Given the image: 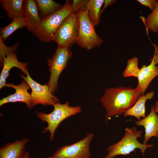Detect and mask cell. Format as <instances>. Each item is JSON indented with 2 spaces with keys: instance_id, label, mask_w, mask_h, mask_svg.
<instances>
[{
  "instance_id": "17",
  "label": "cell",
  "mask_w": 158,
  "mask_h": 158,
  "mask_svg": "<svg viewBox=\"0 0 158 158\" xmlns=\"http://www.w3.org/2000/svg\"><path fill=\"white\" fill-rule=\"evenodd\" d=\"M0 2L9 19L13 20L18 17H25V0H1Z\"/></svg>"
},
{
  "instance_id": "16",
  "label": "cell",
  "mask_w": 158,
  "mask_h": 158,
  "mask_svg": "<svg viewBox=\"0 0 158 158\" xmlns=\"http://www.w3.org/2000/svg\"><path fill=\"white\" fill-rule=\"evenodd\" d=\"M154 95L153 91L147 93L145 95H141L135 104L130 108L123 113L124 117L132 116L136 118L138 120L141 117L144 118L146 116L145 103L148 99H151Z\"/></svg>"
},
{
  "instance_id": "29",
  "label": "cell",
  "mask_w": 158,
  "mask_h": 158,
  "mask_svg": "<svg viewBox=\"0 0 158 158\" xmlns=\"http://www.w3.org/2000/svg\"><path fill=\"white\" fill-rule=\"evenodd\" d=\"M44 158H51V157H45Z\"/></svg>"
},
{
  "instance_id": "27",
  "label": "cell",
  "mask_w": 158,
  "mask_h": 158,
  "mask_svg": "<svg viewBox=\"0 0 158 158\" xmlns=\"http://www.w3.org/2000/svg\"><path fill=\"white\" fill-rule=\"evenodd\" d=\"M155 108V111L156 113L158 112V98L156 102L155 105L154 106Z\"/></svg>"
},
{
  "instance_id": "24",
  "label": "cell",
  "mask_w": 158,
  "mask_h": 158,
  "mask_svg": "<svg viewBox=\"0 0 158 158\" xmlns=\"http://www.w3.org/2000/svg\"><path fill=\"white\" fill-rule=\"evenodd\" d=\"M141 4L148 7L152 11L154 9L157 0H137Z\"/></svg>"
},
{
  "instance_id": "18",
  "label": "cell",
  "mask_w": 158,
  "mask_h": 158,
  "mask_svg": "<svg viewBox=\"0 0 158 158\" xmlns=\"http://www.w3.org/2000/svg\"><path fill=\"white\" fill-rule=\"evenodd\" d=\"M42 19L61 8L62 5L53 0H35Z\"/></svg>"
},
{
  "instance_id": "14",
  "label": "cell",
  "mask_w": 158,
  "mask_h": 158,
  "mask_svg": "<svg viewBox=\"0 0 158 158\" xmlns=\"http://www.w3.org/2000/svg\"><path fill=\"white\" fill-rule=\"evenodd\" d=\"M29 141L28 138H23L6 143L0 148V158H22Z\"/></svg>"
},
{
  "instance_id": "25",
  "label": "cell",
  "mask_w": 158,
  "mask_h": 158,
  "mask_svg": "<svg viewBox=\"0 0 158 158\" xmlns=\"http://www.w3.org/2000/svg\"><path fill=\"white\" fill-rule=\"evenodd\" d=\"M154 49V54L153 58L150 60L152 61L155 65L158 63V45L152 43Z\"/></svg>"
},
{
  "instance_id": "2",
  "label": "cell",
  "mask_w": 158,
  "mask_h": 158,
  "mask_svg": "<svg viewBox=\"0 0 158 158\" xmlns=\"http://www.w3.org/2000/svg\"><path fill=\"white\" fill-rule=\"evenodd\" d=\"M88 0H84L75 8L78 21V34L76 43L88 50L100 46L103 40L97 35L95 26L88 15L87 5Z\"/></svg>"
},
{
  "instance_id": "8",
  "label": "cell",
  "mask_w": 158,
  "mask_h": 158,
  "mask_svg": "<svg viewBox=\"0 0 158 158\" xmlns=\"http://www.w3.org/2000/svg\"><path fill=\"white\" fill-rule=\"evenodd\" d=\"M93 137L92 133H87L77 142L59 147L50 157L51 158H90V147Z\"/></svg>"
},
{
  "instance_id": "7",
  "label": "cell",
  "mask_w": 158,
  "mask_h": 158,
  "mask_svg": "<svg viewBox=\"0 0 158 158\" xmlns=\"http://www.w3.org/2000/svg\"><path fill=\"white\" fill-rule=\"evenodd\" d=\"M78 28V17L75 12L65 20L53 36L52 41L55 42L57 45L71 48L76 43Z\"/></svg>"
},
{
  "instance_id": "11",
  "label": "cell",
  "mask_w": 158,
  "mask_h": 158,
  "mask_svg": "<svg viewBox=\"0 0 158 158\" xmlns=\"http://www.w3.org/2000/svg\"><path fill=\"white\" fill-rule=\"evenodd\" d=\"M27 65V63L20 62L18 60L15 52L7 55L3 60V66L0 75V89L6 86V79L12 68H18L25 74L26 75L28 72Z\"/></svg>"
},
{
  "instance_id": "12",
  "label": "cell",
  "mask_w": 158,
  "mask_h": 158,
  "mask_svg": "<svg viewBox=\"0 0 158 158\" xmlns=\"http://www.w3.org/2000/svg\"><path fill=\"white\" fill-rule=\"evenodd\" d=\"M134 122L136 126H142L144 127L145 134L143 144H146L152 137L158 138V115L155 111L154 107L152 105L148 115L142 119Z\"/></svg>"
},
{
  "instance_id": "15",
  "label": "cell",
  "mask_w": 158,
  "mask_h": 158,
  "mask_svg": "<svg viewBox=\"0 0 158 158\" xmlns=\"http://www.w3.org/2000/svg\"><path fill=\"white\" fill-rule=\"evenodd\" d=\"M150 62L147 66L142 65L137 78V86L140 89L142 95L144 94L153 79L158 75V65L156 66L152 61L150 60Z\"/></svg>"
},
{
  "instance_id": "10",
  "label": "cell",
  "mask_w": 158,
  "mask_h": 158,
  "mask_svg": "<svg viewBox=\"0 0 158 158\" xmlns=\"http://www.w3.org/2000/svg\"><path fill=\"white\" fill-rule=\"evenodd\" d=\"M6 86L14 89L15 92L2 98L0 100V106L9 103L18 102H23L29 109L32 108L30 93L28 90L30 88L28 83L24 80L18 85L13 83H6Z\"/></svg>"
},
{
  "instance_id": "28",
  "label": "cell",
  "mask_w": 158,
  "mask_h": 158,
  "mask_svg": "<svg viewBox=\"0 0 158 158\" xmlns=\"http://www.w3.org/2000/svg\"><path fill=\"white\" fill-rule=\"evenodd\" d=\"M22 158H30V154L28 152H26Z\"/></svg>"
},
{
  "instance_id": "21",
  "label": "cell",
  "mask_w": 158,
  "mask_h": 158,
  "mask_svg": "<svg viewBox=\"0 0 158 158\" xmlns=\"http://www.w3.org/2000/svg\"><path fill=\"white\" fill-rule=\"evenodd\" d=\"M141 20L145 26L146 33L147 35L149 30L157 33L158 32V0L156 6L146 18L142 17Z\"/></svg>"
},
{
  "instance_id": "5",
  "label": "cell",
  "mask_w": 158,
  "mask_h": 158,
  "mask_svg": "<svg viewBox=\"0 0 158 158\" xmlns=\"http://www.w3.org/2000/svg\"><path fill=\"white\" fill-rule=\"evenodd\" d=\"M53 106V110L50 113L46 114L40 112L37 113V117L47 123V126L44 128L42 133H45L48 131L50 134L49 139L50 141L53 140L55 132L62 121L81 111V106H71L68 102L63 104H61L59 102Z\"/></svg>"
},
{
  "instance_id": "6",
  "label": "cell",
  "mask_w": 158,
  "mask_h": 158,
  "mask_svg": "<svg viewBox=\"0 0 158 158\" xmlns=\"http://www.w3.org/2000/svg\"><path fill=\"white\" fill-rule=\"evenodd\" d=\"M72 54L70 48L57 45L54 54L47 60L50 75L47 85L53 94L57 90L59 76L66 68L68 60L72 56Z\"/></svg>"
},
{
  "instance_id": "22",
  "label": "cell",
  "mask_w": 158,
  "mask_h": 158,
  "mask_svg": "<svg viewBox=\"0 0 158 158\" xmlns=\"http://www.w3.org/2000/svg\"><path fill=\"white\" fill-rule=\"evenodd\" d=\"M138 64V59L136 57L128 59L123 73V76L125 77H134L137 78L140 72Z\"/></svg>"
},
{
  "instance_id": "9",
  "label": "cell",
  "mask_w": 158,
  "mask_h": 158,
  "mask_svg": "<svg viewBox=\"0 0 158 158\" xmlns=\"http://www.w3.org/2000/svg\"><path fill=\"white\" fill-rule=\"evenodd\" d=\"M26 75V76L23 75L20 76L31 89L30 95L32 107L38 104L53 106L59 102L58 99L50 91L47 84L42 85L33 80L28 72Z\"/></svg>"
},
{
  "instance_id": "13",
  "label": "cell",
  "mask_w": 158,
  "mask_h": 158,
  "mask_svg": "<svg viewBox=\"0 0 158 158\" xmlns=\"http://www.w3.org/2000/svg\"><path fill=\"white\" fill-rule=\"evenodd\" d=\"M24 6L26 27L33 33L40 25L42 19L35 0H25Z\"/></svg>"
},
{
  "instance_id": "26",
  "label": "cell",
  "mask_w": 158,
  "mask_h": 158,
  "mask_svg": "<svg viewBox=\"0 0 158 158\" xmlns=\"http://www.w3.org/2000/svg\"><path fill=\"white\" fill-rule=\"evenodd\" d=\"M116 1V0H104V6L102 9L101 11V14L102 12L109 5H110L114 4Z\"/></svg>"
},
{
  "instance_id": "23",
  "label": "cell",
  "mask_w": 158,
  "mask_h": 158,
  "mask_svg": "<svg viewBox=\"0 0 158 158\" xmlns=\"http://www.w3.org/2000/svg\"><path fill=\"white\" fill-rule=\"evenodd\" d=\"M1 36L0 35V62L1 66L3 65L4 59L8 54L15 52L17 49L18 43H17L12 46L8 47L4 42Z\"/></svg>"
},
{
  "instance_id": "3",
  "label": "cell",
  "mask_w": 158,
  "mask_h": 158,
  "mask_svg": "<svg viewBox=\"0 0 158 158\" xmlns=\"http://www.w3.org/2000/svg\"><path fill=\"white\" fill-rule=\"evenodd\" d=\"M75 12L72 2L66 0L61 8L42 19L40 25L33 34L41 41L50 42L65 20Z\"/></svg>"
},
{
  "instance_id": "19",
  "label": "cell",
  "mask_w": 158,
  "mask_h": 158,
  "mask_svg": "<svg viewBox=\"0 0 158 158\" xmlns=\"http://www.w3.org/2000/svg\"><path fill=\"white\" fill-rule=\"evenodd\" d=\"M104 0H88L87 8L89 18L95 26L100 21L101 8L104 4Z\"/></svg>"
},
{
  "instance_id": "1",
  "label": "cell",
  "mask_w": 158,
  "mask_h": 158,
  "mask_svg": "<svg viewBox=\"0 0 158 158\" xmlns=\"http://www.w3.org/2000/svg\"><path fill=\"white\" fill-rule=\"evenodd\" d=\"M141 95V90L137 86L134 89L123 86L106 88L100 99L106 110V122L131 108Z\"/></svg>"
},
{
  "instance_id": "20",
  "label": "cell",
  "mask_w": 158,
  "mask_h": 158,
  "mask_svg": "<svg viewBox=\"0 0 158 158\" xmlns=\"http://www.w3.org/2000/svg\"><path fill=\"white\" fill-rule=\"evenodd\" d=\"M26 25L25 17L15 18L12 20L8 25L1 29L0 35L5 41L14 32L19 28L26 27Z\"/></svg>"
},
{
  "instance_id": "4",
  "label": "cell",
  "mask_w": 158,
  "mask_h": 158,
  "mask_svg": "<svg viewBox=\"0 0 158 158\" xmlns=\"http://www.w3.org/2000/svg\"><path fill=\"white\" fill-rule=\"evenodd\" d=\"M142 132L138 131L135 127L126 128L122 139L107 147L108 153L104 158H113L119 155L129 154L137 149L140 150L144 157L146 150L152 147L153 145L142 144L138 141L137 138L141 136Z\"/></svg>"
}]
</instances>
